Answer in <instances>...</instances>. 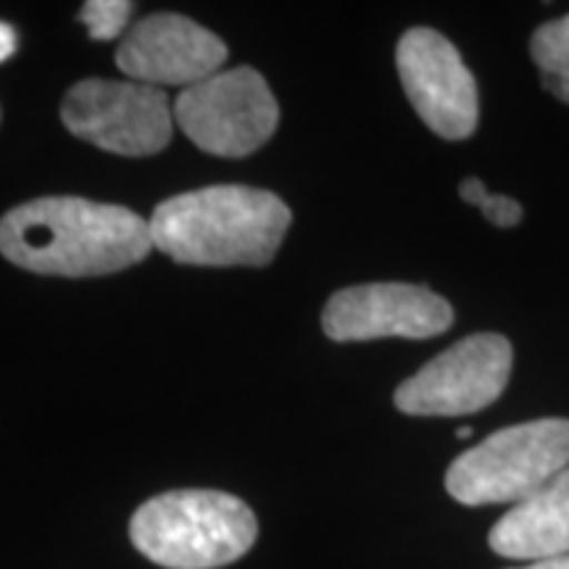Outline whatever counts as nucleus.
Returning a JSON list of instances; mask_svg holds the SVG:
<instances>
[{"label":"nucleus","instance_id":"f257e3e1","mask_svg":"<svg viewBox=\"0 0 569 569\" xmlns=\"http://www.w3.org/2000/svg\"><path fill=\"white\" fill-rule=\"evenodd\" d=\"M151 248L148 219L88 198H34L0 219V253L34 274H111L138 264Z\"/></svg>","mask_w":569,"mask_h":569},{"label":"nucleus","instance_id":"f03ea898","mask_svg":"<svg viewBox=\"0 0 569 569\" xmlns=\"http://www.w3.org/2000/svg\"><path fill=\"white\" fill-rule=\"evenodd\" d=\"M288 203L269 190L213 184L156 206L153 248L193 267H267L288 232Z\"/></svg>","mask_w":569,"mask_h":569},{"label":"nucleus","instance_id":"7ed1b4c3","mask_svg":"<svg viewBox=\"0 0 569 569\" xmlns=\"http://www.w3.org/2000/svg\"><path fill=\"white\" fill-rule=\"evenodd\" d=\"M259 522L246 501L222 490H172L134 511L130 538L167 569H219L251 551Z\"/></svg>","mask_w":569,"mask_h":569},{"label":"nucleus","instance_id":"20e7f679","mask_svg":"<svg viewBox=\"0 0 569 569\" xmlns=\"http://www.w3.org/2000/svg\"><path fill=\"white\" fill-rule=\"evenodd\" d=\"M569 467V419L503 427L448 467L446 488L465 507L519 503Z\"/></svg>","mask_w":569,"mask_h":569},{"label":"nucleus","instance_id":"39448f33","mask_svg":"<svg viewBox=\"0 0 569 569\" xmlns=\"http://www.w3.org/2000/svg\"><path fill=\"white\" fill-rule=\"evenodd\" d=\"M280 109L259 71L234 67L184 88L174 101V122L203 153L243 159L277 130Z\"/></svg>","mask_w":569,"mask_h":569},{"label":"nucleus","instance_id":"423d86ee","mask_svg":"<svg viewBox=\"0 0 569 569\" xmlns=\"http://www.w3.org/2000/svg\"><path fill=\"white\" fill-rule=\"evenodd\" d=\"M61 119L74 138L101 151L142 159L169 146L174 109L151 84L82 80L63 98Z\"/></svg>","mask_w":569,"mask_h":569},{"label":"nucleus","instance_id":"0eeeda50","mask_svg":"<svg viewBox=\"0 0 569 569\" xmlns=\"http://www.w3.org/2000/svg\"><path fill=\"white\" fill-rule=\"evenodd\" d=\"M511 372V343L478 332L446 348L396 390L398 411L411 417H461L490 407Z\"/></svg>","mask_w":569,"mask_h":569},{"label":"nucleus","instance_id":"6e6552de","mask_svg":"<svg viewBox=\"0 0 569 569\" xmlns=\"http://www.w3.org/2000/svg\"><path fill=\"white\" fill-rule=\"evenodd\" d=\"M396 67L409 103L432 132L446 140H467L475 132L478 84L451 40L415 27L398 40Z\"/></svg>","mask_w":569,"mask_h":569},{"label":"nucleus","instance_id":"1a4fd4ad","mask_svg":"<svg viewBox=\"0 0 569 569\" xmlns=\"http://www.w3.org/2000/svg\"><path fill=\"white\" fill-rule=\"evenodd\" d=\"M453 309L422 284L372 282L338 290L322 311L325 336L338 343L377 338L425 340L446 332Z\"/></svg>","mask_w":569,"mask_h":569},{"label":"nucleus","instance_id":"9d476101","mask_svg":"<svg viewBox=\"0 0 569 569\" xmlns=\"http://www.w3.org/2000/svg\"><path fill=\"white\" fill-rule=\"evenodd\" d=\"M227 46L217 34L180 13H153L124 34L117 51V67L134 82L193 84L222 71Z\"/></svg>","mask_w":569,"mask_h":569},{"label":"nucleus","instance_id":"9b49d317","mask_svg":"<svg viewBox=\"0 0 569 569\" xmlns=\"http://www.w3.org/2000/svg\"><path fill=\"white\" fill-rule=\"evenodd\" d=\"M498 557L540 561L569 553V467L511 507L490 530Z\"/></svg>","mask_w":569,"mask_h":569},{"label":"nucleus","instance_id":"f8f14e48","mask_svg":"<svg viewBox=\"0 0 569 569\" xmlns=\"http://www.w3.org/2000/svg\"><path fill=\"white\" fill-rule=\"evenodd\" d=\"M530 53L543 88L561 103H569V13L538 27L530 40Z\"/></svg>","mask_w":569,"mask_h":569},{"label":"nucleus","instance_id":"ddd939ff","mask_svg":"<svg viewBox=\"0 0 569 569\" xmlns=\"http://www.w3.org/2000/svg\"><path fill=\"white\" fill-rule=\"evenodd\" d=\"M132 13V3L127 0H90L82 6V24L90 30L92 40H113L124 30Z\"/></svg>","mask_w":569,"mask_h":569},{"label":"nucleus","instance_id":"4468645a","mask_svg":"<svg viewBox=\"0 0 569 569\" xmlns=\"http://www.w3.org/2000/svg\"><path fill=\"white\" fill-rule=\"evenodd\" d=\"M478 209L486 213V219L490 224L496 227H517L519 222H522V206H519L515 198L509 196H493L488 193L486 198H482V203L478 206Z\"/></svg>","mask_w":569,"mask_h":569},{"label":"nucleus","instance_id":"2eb2a0df","mask_svg":"<svg viewBox=\"0 0 569 569\" xmlns=\"http://www.w3.org/2000/svg\"><path fill=\"white\" fill-rule=\"evenodd\" d=\"M459 196L461 201H467L469 206H480L482 198L488 196V188L482 184V180H478V177H469V180L459 184Z\"/></svg>","mask_w":569,"mask_h":569},{"label":"nucleus","instance_id":"dca6fc26","mask_svg":"<svg viewBox=\"0 0 569 569\" xmlns=\"http://www.w3.org/2000/svg\"><path fill=\"white\" fill-rule=\"evenodd\" d=\"M13 51H17V32H13L11 24L0 21V63L11 59Z\"/></svg>","mask_w":569,"mask_h":569},{"label":"nucleus","instance_id":"f3484780","mask_svg":"<svg viewBox=\"0 0 569 569\" xmlns=\"http://www.w3.org/2000/svg\"><path fill=\"white\" fill-rule=\"evenodd\" d=\"M517 569H569V553H561V557H551V559L530 561V565L517 567Z\"/></svg>","mask_w":569,"mask_h":569},{"label":"nucleus","instance_id":"a211bd4d","mask_svg":"<svg viewBox=\"0 0 569 569\" xmlns=\"http://www.w3.org/2000/svg\"><path fill=\"white\" fill-rule=\"evenodd\" d=\"M469 436H472V427H461V430L457 432V438H459V440H467Z\"/></svg>","mask_w":569,"mask_h":569}]
</instances>
